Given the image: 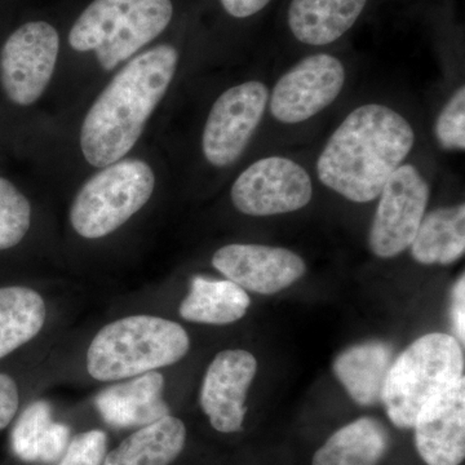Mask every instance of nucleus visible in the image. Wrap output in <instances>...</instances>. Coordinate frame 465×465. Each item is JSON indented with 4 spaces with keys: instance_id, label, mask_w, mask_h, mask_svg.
<instances>
[{
    "instance_id": "nucleus-1",
    "label": "nucleus",
    "mask_w": 465,
    "mask_h": 465,
    "mask_svg": "<svg viewBox=\"0 0 465 465\" xmlns=\"http://www.w3.org/2000/svg\"><path fill=\"white\" fill-rule=\"evenodd\" d=\"M414 143V130L400 113L367 104L353 110L330 137L318 158V177L347 200L367 203L379 197Z\"/></svg>"
},
{
    "instance_id": "nucleus-2",
    "label": "nucleus",
    "mask_w": 465,
    "mask_h": 465,
    "mask_svg": "<svg viewBox=\"0 0 465 465\" xmlns=\"http://www.w3.org/2000/svg\"><path fill=\"white\" fill-rule=\"evenodd\" d=\"M179 63V52L159 45L128 61L88 110L81 130L85 161L115 163L139 142L150 115L163 99Z\"/></svg>"
},
{
    "instance_id": "nucleus-3",
    "label": "nucleus",
    "mask_w": 465,
    "mask_h": 465,
    "mask_svg": "<svg viewBox=\"0 0 465 465\" xmlns=\"http://www.w3.org/2000/svg\"><path fill=\"white\" fill-rule=\"evenodd\" d=\"M191 339L179 323L133 316L106 324L87 351V370L100 381H115L173 365L186 356Z\"/></svg>"
},
{
    "instance_id": "nucleus-4",
    "label": "nucleus",
    "mask_w": 465,
    "mask_h": 465,
    "mask_svg": "<svg viewBox=\"0 0 465 465\" xmlns=\"http://www.w3.org/2000/svg\"><path fill=\"white\" fill-rule=\"evenodd\" d=\"M464 351L448 333L421 336L393 361L381 403L401 430L414 427L416 416L437 393L464 376Z\"/></svg>"
},
{
    "instance_id": "nucleus-5",
    "label": "nucleus",
    "mask_w": 465,
    "mask_h": 465,
    "mask_svg": "<svg viewBox=\"0 0 465 465\" xmlns=\"http://www.w3.org/2000/svg\"><path fill=\"white\" fill-rule=\"evenodd\" d=\"M154 186V173L146 162L121 159L82 186L70 208V223L85 240L105 237L148 203Z\"/></svg>"
},
{
    "instance_id": "nucleus-6",
    "label": "nucleus",
    "mask_w": 465,
    "mask_h": 465,
    "mask_svg": "<svg viewBox=\"0 0 465 465\" xmlns=\"http://www.w3.org/2000/svg\"><path fill=\"white\" fill-rule=\"evenodd\" d=\"M60 35L47 21H30L9 35L0 54V81L12 103L33 105L50 84Z\"/></svg>"
},
{
    "instance_id": "nucleus-7",
    "label": "nucleus",
    "mask_w": 465,
    "mask_h": 465,
    "mask_svg": "<svg viewBox=\"0 0 465 465\" xmlns=\"http://www.w3.org/2000/svg\"><path fill=\"white\" fill-rule=\"evenodd\" d=\"M379 198L369 244L376 256L391 259L411 246L427 210L430 186L412 164H402Z\"/></svg>"
},
{
    "instance_id": "nucleus-8",
    "label": "nucleus",
    "mask_w": 465,
    "mask_h": 465,
    "mask_svg": "<svg viewBox=\"0 0 465 465\" xmlns=\"http://www.w3.org/2000/svg\"><path fill=\"white\" fill-rule=\"evenodd\" d=\"M313 197L311 176L296 162L268 157L251 164L232 186V201L242 213L273 216L308 206Z\"/></svg>"
},
{
    "instance_id": "nucleus-9",
    "label": "nucleus",
    "mask_w": 465,
    "mask_h": 465,
    "mask_svg": "<svg viewBox=\"0 0 465 465\" xmlns=\"http://www.w3.org/2000/svg\"><path fill=\"white\" fill-rule=\"evenodd\" d=\"M269 92L262 82L251 81L225 91L213 104L204 125L202 148L215 167L238 161L262 122Z\"/></svg>"
},
{
    "instance_id": "nucleus-10",
    "label": "nucleus",
    "mask_w": 465,
    "mask_h": 465,
    "mask_svg": "<svg viewBox=\"0 0 465 465\" xmlns=\"http://www.w3.org/2000/svg\"><path fill=\"white\" fill-rule=\"evenodd\" d=\"M344 84L339 58L327 54L302 58L275 84L272 114L282 124H302L331 105Z\"/></svg>"
},
{
    "instance_id": "nucleus-11",
    "label": "nucleus",
    "mask_w": 465,
    "mask_h": 465,
    "mask_svg": "<svg viewBox=\"0 0 465 465\" xmlns=\"http://www.w3.org/2000/svg\"><path fill=\"white\" fill-rule=\"evenodd\" d=\"M213 265L242 289L262 295L287 289L307 271L298 253L262 244H228L216 251Z\"/></svg>"
},
{
    "instance_id": "nucleus-12",
    "label": "nucleus",
    "mask_w": 465,
    "mask_h": 465,
    "mask_svg": "<svg viewBox=\"0 0 465 465\" xmlns=\"http://www.w3.org/2000/svg\"><path fill=\"white\" fill-rule=\"evenodd\" d=\"M415 446L428 465H460L465 458V376L428 401L415 423Z\"/></svg>"
},
{
    "instance_id": "nucleus-13",
    "label": "nucleus",
    "mask_w": 465,
    "mask_h": 465,
    "mask_svg": "<svg viewBox=\"0 0 465 465\" xmlns=\"http://www.w3.org/2000/svg\"><path fill=\"white\" fill-rule=\"evenodd\" d=\"M258 370L247 351H223L208 366L201 390V407L210 423L222 433L242 430L247 391Z\"/></svg>"
},
{
    "instance_id": "nucleus-14",
    "label": "nucleus",
    "mask_w": 465,
    "mask_h": 465,
    "mask_svg": "<svg viewBox=\"0 0 465 465\" xmlns=\"http://www.w3.org/2000/svg\"><path fill=\"white\" fill-rule=\"evenodd\" d=\"M163 375L146 372L134 381L101 391L96 407L110 427H145L170 415L163 401Z\"/></svg>"
},
{
    "instance_id": "nucleus-15",
    "label": "nucleus",
    "mask_w": 465,
    "mask_h": 465,
    "mask_svg": "<svg viewBox=\"0 0 465 465\" xmlns=\"http://www.w3.org/2000/svg\"><path fill=\"white\" fill-rule=\"evenodd\" d=\"M173 0H134L108 41L96 51L103 69L113 70L158 38L173 18Z\"/></svg>"
},
{
    "instance_id": "nucleus-16",
    "label": "nucleus",
    "mask_w": 465,
    "mask_h": 465,
    "mask_svg": "<svg viewBox=\"0 0 465 465\" xmlns=\"http://www.w3.org/2000/svg\"><path fill=\"white\" fill-rule=\"evenodd\" d=\"M369 0H291L287 26L302 45L323 47L356 25Z\"/></svg>"
},
{
    "instance_id": "nucleus-17",
    "label": "nucleus",
    "mask_w": 465,
    "mask_h": 465,
    "mask_svg": "<svg viewBox=\"0 0 465 465\" xmlns=\"http://www.w3.org/2000/svg\"><path fill=\"white\" fill-rule=\"evenodd\" d=\"M393 354L387 342H362L339 354L333 362V371L354 402L375 406L381 402Z\"/></svg>"
},
{
    "instance_id": "nucleus-18",
    "label": "nucleus",
    "mask_w": 465,
    "mask_h": 465,
    "mask_svg": "<svg viewBox=\"0 0 465 465\" xmlns=\"http://www.w3.org/2000/svg\"><path fill=\"white\" fill-rule=\"evenodd\" d=\"M391 448V434L375 418L357 419L318 449L313 465H379Z\"/></svg>"
},
{
    "instance_id": "nucleus-19",
    "label": "nucleus",
    "mask_w": 465,
    "mask_h": 465,
    "mask_svg": "<svg viewBox=\"0 0 465 465\" xmlns=\"http://www.w3.org/2000/svg\"><path fill=\"white\" fill-rule=\"evenodd\" d=\"M186 428L167 415L127 437L104 460V465H170L182 454Z\"/></svg>"
},
{
    "instance_id": "nucleus-20",
    "label": "nucleus",
    "mask_w": 465,
    "mask_h": 465,
    "mask_svg": "<svg viewBox=\"0 0 465 465\" xmlns=\"http://www.w3.org/2000/svg\"><path fill=\"white\" fill-rule=\"evenodd\" d=\"M70 428L52 420V409L45 401L26 407L11 434L12 451L27 463H54L65 454Z\"/></svg>"
},
{
    "instance_id": "nucleus-21",
    "label": "nucleus",
    "mask_w": 465,
    "mask_h": 465,
    "mask_svg": "<svg viewBox=\"0 0 465 465\" xmlns=\"http://www.w3.org/2000/svg\"><path fill=\"white\" fill-rule=\"evenodd\" d=\"M416 262L450 265L465 252V207H443L424 215L411 243Z\"/></svg>"
},
{
    "instance_id": "nucleus-22",
    "label": "nucleus",
    "mask_w": 465,
    "mask_h": 465,
    "mask_svg": "<svg viewBox=\"0 0 465 465\" xmlns=\"http://www.w3.org/2000/svg\"><path fill=\"white\" fill-rule=\"evenodd\" d=\"M250 305L249 293L232 281L194 277L179 311L180 316L191 322L223 326L243 318Z\"/></svg>"
},
{
    "instance_id": "nucleus-23",
    "label": "nucleus",
    "mask_w": 465,
    "mask_h": 465,
    "mask_svg": "<svg viewBox=\"0 0 465 465\" xmlns=\"http://www.w3.org/2000/svg\"><path fill=\"white\" fill-rule=\"evenodd\" d=\"M45 300L27 287L0 289V358L8 356L41 332Z\"/></svg>"
},
{
    "instance_id": "nucleus-24",
    "label": "nucleus",
    "mask_w": 465,
    "mask_h": 465,
    "mask_svg": "<svg viewBox=\"0 0 465 465\" xmlns=\"http://www.w3.org/2000/svg\"><path fill=\"white\" fill-rule=\"evenodd\" d=\"M134 0H92L76 18L69 45L76 52L97 51L114 32Z\"/></svg>"
},
{
    "instance_id": "nucleus-25",
    "label": "nucleus",
    "mask_w": 465,
    "mask_h": 465,
    "mask_svg": "<svg viewBox=\"0 0 465 465\" xmlns=\"http://www.w3.org/2000/svg\"><path fill=\"white\" fill-rule=\"evenodd\" d=\"M32 224V206L25 195L0 177V250L17 246Z\"/></svg>"
},
{
    "instance_id": "nucleus-26",
    "label": "nucleus",
    "mask_w": 465,
    "mask_h": 465,
    "mask_svg": "<svg viewBox=\"0 0 465 465\" xmlns=\"http://www.w3.org/2000/svg\"><path fill=\"white\" fill-rule=\"evenodd\" d=\"M436 137L443 149H465V88L460 87L442 109L436 124Z\"/></svg>"
},
{
    "instance_id": "nucleus-27",
    "label": "nucleus",
    "mask_w": 465,
    "mask_h": 465,
    "mask_svg": "<svg viewBox=\"0 0 465 465\" xmlns=\"http://www.w3.org/2000/svg\"><path fill=\"white\" fill-rule=\"evenodd\" d=\"M106 443L108 439L103 430L79 434L67 445L63 460L58 465H104Z\"/></svg>"
},
{
    "instance_id": "nucleus-28",
    "label": "nucleus",
    "mask_w": 465,
    "mask_h": 465,
    "mask_svg": "<svg viewBox=\"0 0 465 465\" xmlns=\"http://www.w3.org/2000/svg\"><path fill=\"white\" fill-rule=\"evenodd\" d=\"M20 403L16 381L11 376L0 374V430L15 418Z\"/></svg>"
},
{
    "instance_id": "nucleus-29",
    "label": "nucleus",
    "mask_w": 465,
    "mask_h": 465,
    "mask_svg": "<svg viewBox=\"0 0 465 465\" xmlns=\"http://www.w3.org/2000/svg\"><path fill=\"white\" fill-rule=\"evenodd\" d=\"M272 2L273 0H219L225 14L237 20L256 16Z\"/></svg>"
},
{
    "instance_id": "nucleus-30",
    "label": "nucleus",
    "mask_w": 465,
    "mask_h": 465,
    "mask_svg": "<svg viewBox=\"0 0 465 465\" xmlns=\"http://www.w3.org/2000/svg\"><path fill=\"white\" fill-rule=\"evenodd\" d=\"M451 320L459 341H465V280L464 275L459 278L452 290Z\"/></svg>"
}]
</instances>
